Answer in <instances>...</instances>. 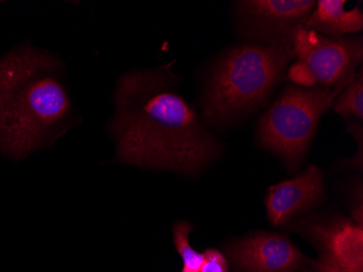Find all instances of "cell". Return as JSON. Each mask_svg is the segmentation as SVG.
Segmentation results:
<instances>
[{"instance_id": "6da1fadb", "label": "cell", "mask_w": 363, "mask_h": 272, "mask_svg": "<svg viewBox=\"0 0 363 272\" xmlns=\"http://www.w3.org/2000/svg\"><path fill=\"white\" fill-rule=\"evenodd\" d=\"M177 84L166 67L130 71L121 77L111 124L118 161L195 175L217 158L220 143L179 95Z\"/></svg>"}, {"instance_id": "7a4b0ae2", "label": "cell", "mask_w": 363, "mask_h": 272, "mask_svg": "<svg viewBox=\"0 0 363 272\" xmlns=\"http://www.w3.org/2000/svg\"><path fill=\"white\" fill-rule=\"evenodd\" d=\"M71 116L70 95L54 57L20 48L0 58V151L23 158L59 138Z\"/></svg>"}, {"instance_id": "3957f363", "label": "cell", "mask_w": 363, "mask_h": 272, "mask_svg": "<svg viewBox=\"0 0 363 272\" xmlns=\"http://www.w3.org/2000/svg\"><path fill=\"white\" fill-rule=\"evenodd\" d=\"M294 58L291 44H247L228 50L208 80L201 102L203 121L226 124L256 109L281 82Z\"/></svg>"}, {"instance_id": "277c9868", "label": "cell", "mask_w": 363, "mask_h": 272, "mask_svg": "<svg viewBox=\"0 0 363 272\" xmlns=\"http://www.w3.org/2000/svg\"><path fill=\"white\" fill-rule=\"evenodd\" d=\"M354 75L335 87H286L260 119L259 142L281 157L293 171L303 161L320 119L333 107Z\"/></svg>"}, {"instance_id": "5b68a950", "label": "cell", "mask_w": 363, "mask_h": 272, "mask_svg": "<svg viewBox=\"0 0 363 272\" xmlns=\"http://www.w3.org/2000/svg\"><path fill=\"white\" fill-rule=\"evenodd\" d=\"M291 47L295 57L305 62L321 87H335L354 75L363 59V40L328 38L315 31L298 28Z\"/></svg>"}, {"instance_id": "8992f818", "label": "cell", "mask_w": 363, "mask_h": 272, "mask_svg": "<svg viewBox=\"0 0 363 272\" xmlns=\"http://www.w3.org/2000/svg\"><path fill=\"white\" fill-rule=\"evenodd\" d=\"M312 0H244L236 3L238 28L263 45L291 44L315 8Z\"/></svg>"}, {"instance_id": "52a82bcc", "label": "cell", "mask_w": 363, "mask_h": 272, "mask_svg": "<svg viewBox=\"0 0 363 272\" xmlns=\"http://www.w3.org/2000/svg\"><path fill=\"white\" fill-rule=\"evenodd\" d=\"M225 253L236 272L306 271L309 263L289 237L275 232L252 233L230 243Z\"/></svg>"}, {"instance_id": "ba28073f", "label": "cell", "mask_w": 363, "mask_h": 272, "mask_svg": "<svg viewBox=\"0 0 363 272\" xmlns=\"http://www.w3.org/2000/svg\"><path fill=\"white\" fill-rule=\"evenodd\" d=\"M318 247L337 261L344 272H363V226L350 219L307 220L297 226Z\"/></svg>"}, {"instance_id": "9c48e42d", "label": "cell", "mask_w": 363, "mask_h": 272, "mask_svg": "<svg viewBox=\"0 0 363 272\" xmlns=\"http://www.w3.org/2000/svg\"><path fill=\"white\" fill-rule=\"evenodd\" d=\"M324 192L323 173L315 165L293 179L271 186L266 197L267 216L275 227L285 226L320 202Z\"/></svg>"}, {"instance_id": "30bf717a", "label": "cell", "mask_w": 363, "mask_h": 272, "mask_svg": "<svg viewBox=\"0 0 363 272\" xmlns=\"http://www.w3.org/2000/svg\"><path fill=\"white\" fill-rule=\"evenodd\" d=\"M345 0H320L308 16L305 28L328 38L360 32L363 28V12L359 6L345 9Z\"/></svg>"}, {"instance_id": "8fae6325", "label": "cell", "mask_w": 363, "mask_h": 272, "mask_svg": "<svg viewBox=\"0 0 363 272\" xmlns=\"http://www.w3.org/2000/svg\"><path fill=\"white\" fill-rule=\"evenodd\" d=\"M334 111L342 118H363V73H354L333 105Z\"/></svg>"}, {"instance_id": "7c38bea8", "label": "cell", "mask_w": 363, "mask_h": 272, "mask_svg": "<svg viewBox=\"0 0 363 272\" xmlns=\"http://www.w3.org/2000/svg\"><path fill=\"white\" fill-rule=\"evenodd\" d=\"M193 229V224L189 221H179L175 224L173 227V242L185 269L198 272L203 263V254L198 253L189 244V235Z\"/></svg>"}, {"instance_id": "4fadbf2b", "label": "cell", "mask_w": 363, "mask_h": 272, "mask_svg": "<svg viewBox=\"0 0 363 272\" xmlns=\"http://www.w3.org/2000/svg\"><path fill=\"white\" fill-rule=\"evenodd\" d=\"M287 79L293 82L298 87L303 89H312L315 87L317 80L310 70V67L303 61L297 60L293 65H289L287 70Z\"/></svg>"}, {"instance_id": "5bb4252c", "label": "cell", "mask_w": 363, "mask_h": 272, "mask_svg": "<svg viewBox=\"0 0 363 272\" xmlns=\"http://www.w3.org/2000/svg\"><path fill=\"white\" fill-rule=\"evenodd\" d=\"M199 272H228V261L218 249H206Z\"/></svg>"}, {"instance_id": "9a60e30c", "label": "cell", "mask_w": 363, "mask_h": 272, "mask_svg": "<svg viewBox=\"0 0 363 272\" xmlns=\"http://www.w3.org/2000/svg\"><path fill=\"white\" fill-rule=\"evenodd\" d=\"M307 272H344L335 259H332L328 254L319 251V259L317 261L308 263Z\"/></svg>"}, {"instance_id": "2e32d148", "label": "cell", "mask_w": 363, "mask_h": 272, "mask_svg": "<svg viewBox=\"0 0 363 272\" xmlns=\"http://www.w3.org/2000/svg\"><path fill=\"white\" fill-rule=\"evenodd\" d=\"M181 272H196V271H191V270L185 269V268H184V269L182 270Z\"/></svg>"}]
</instances>
